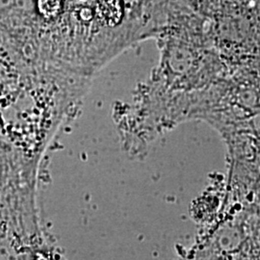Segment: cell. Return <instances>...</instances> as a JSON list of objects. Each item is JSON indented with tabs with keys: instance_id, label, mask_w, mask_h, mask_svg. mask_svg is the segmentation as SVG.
I'll list each match as a JSON object with an SVG mask.
<instances>
[{
	"instance_id": "1",
	"label": "cell",
	"mask_w": 260,
	"mask_h": 260,
	"mask_svg": "<svg viewBox=\"0 0 260 260\" xmlns=\"http://www.w3.org/2000/svg\"><path fill=\"white\" fill-rule=\"evenodd\" d=\"M125 8L122 0H100L93 13L103 26L116 27L122 21Z\"/></svg>"
},
{
	"instance_id": "2",
	"label": "cell",
	"mask_w": 260,
	"mask_h": 260,
	"mask_svg": "<svg viewBox=\"0 0 260 260\" xmlns=\"http://www.w3.org/2000/svg\"><path fill=\"white\" fill-rule=\"evenodd\" d=\"M64 0H35V8L45 19H53L63 10Z\"/></svg>"
},
{
	"instance_id": "3",
	"label": "cell",
	"mask_w": 260,
	"mask_h": 260,
	"mask_svg": "<svg viewBox=\"0 0 260 260\" xmlns=\"http://www.w3.org/2000/svg\"><path fill=\"white\" fill-rule=\"evenodd\" d=\"M122 1H123V3H124V5H125L126 8H127V7L132 8V7L136 6L137 4H139L142 0H122Z\"/></svg>"
}]
</instances>
